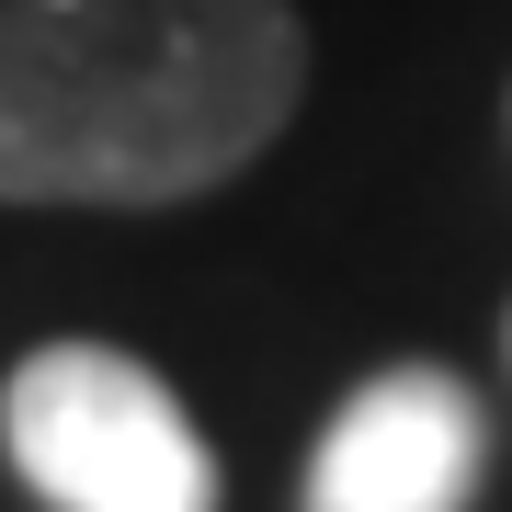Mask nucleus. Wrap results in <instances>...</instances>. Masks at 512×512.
<instances>
[{"label": "nucleus", "mask_w": 512, "mask_h": 512, "mask_svg": "<svg viewBox=\"0 0 512 512\" xmlns=\"http://www.w3.org/2000/svg\"><path fill=\"white\" fill-rule=\"evenodd\" d=\"M296 103V0H0V205H194Z\"/></svg>", "instance_id": "nucleus-1"}, {"label": "nucleus", "mask_w": 512, "mask_h": 512, "mask_svg": "<svg viewBox=\"0 0 512 512\" xmlns=\"http://www.w3.org/2000/svg\"><path fill=\"white\" fill-rule=\"evenodd\" d=\"M0 456L46 512H217L194 410L114 342H46L0 387Z\"/></svg>", "instance_id": "nucleus-2"}, {"label": "nucleus", "mask_w": 512, "mask_h": 512, "mask_svg": "<svg viewBox=\"0 0 512 512\" xmlns=\"http://www.w3.org/2000/svg\"><path fill=\"white\" fill-rule=\"evenodd\" d=\"M490 478V421L467 376L444 365H387L319 421L296 512H467Z\"/></svg>", "instance_id": "nucleus-3"}]
</instances>
